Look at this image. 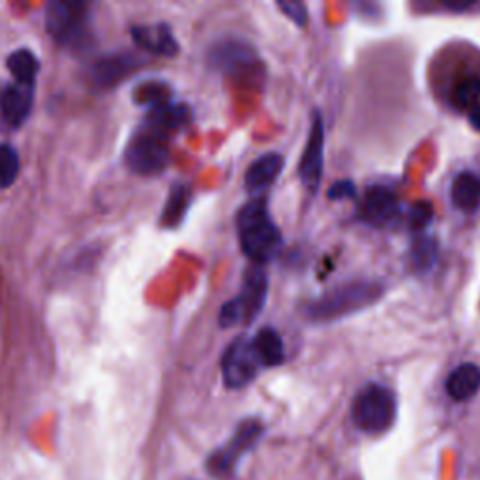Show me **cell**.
<instances>
[{"instance_id": "1", "label": "cell", "mask_w": 480, "mask_h": 480, "mask_svg": "<svg viewBox=\"0 0 480 480\" xmlns=\"http://www.w3.org/2000/svg\"><path fill=\"white\" fill-rule=\"evenodd\" d=\"M237 231L242 252L254 265L268 263L282 248V233L270 218L266 199L256 197L242 206L237 216Z\"/></svg>"}, {"instance_id": "6", "label": "cell", "mask_w": 480, "mask_h": 480, "mask_svg": "<svg viewBox=\"0 0 480 480\" xmlns=\"http://www.w3.org/2000/svg\"><path fill=\"white\" fill-rule=\"evenodd\" d=\"M261 362L254 351L252 340L237 338L227 347L222 359V375L227 388H242L256 380Z\"/></svg>"}, {"instance_id": "9", "label": "cell", "mask_w": 480, "mask_h": 480, "mask_svg": "<svg viewBox=\"0 0 480 480\" xmlns=\"http://www.w3.org/2000/svg\"><path fill=\"white\" fill-rule=\"evenodd\" d=\"M400 214L398 197L387 186H371L364 192L361 203V218L375 227L396 222Z\"/></svg>"}, {"instance_id": "17", "label": "cell", "mask_w": 480, "mask_h": 480, "mask_svg": "<svg viewBox=\"0 0 480 480\" xmlns=\"http://www.w3.org/2000/svg\"><path fill=\"white\" fill-rule=\"evenodd\" d=\"M190 122V109L184 103H171L163 101L160 106H154L147 115V124L156 132H175Z\"/></svg>"}, {"instance_id": "28", "label": "cell", "mask_w": 480, "mask_h": 480, "mask_svg": "<svg viewBox=\"0 0 480 480\" xmlns=\"http://www.w3.org/2000/svg\"><path fill=\"white\" fill-rule=\"evenodd\" d=\"M357 194V188L351 180H338L330 186L328 190V199L330 201H342V199H351Z\"/></svg>"}, {"instance_id": "24", "label": "cell", "mask_w": 480, "mask_h": 480, "mask_svg": "<svg viewBox=\"0 0 480 480\" xmlns=\"http://www.w3.org/2000/svg\"><path fill=\"white\" fill-rule=\"evenodd\" d=\"M19 173V154L12 144H0V186L8 188L13 184Z\"/></svg>"}, {"instance_id": "5", "label": "cell", "mask_w": 480, "mask_h": 480, "mask_svg": "<svg viewBox=\"0 0 480 480\" xmlns=\"http://www.w3.org/2000/svg\"><path fill=\"white\" fill-rule=\"evenodd\" d=\"M89 6L74 0H57L46 12V27L62 46L81 44L87 34Z\"/></svg>"}, {"instance_id": "23", "label": "cell", "mask_w": 480, "mask_h": 480, "mask_svg": "<svg viewBox=\"0 0 480 480\" xmlns=\"http://www.w3.org/2000/svg\"><path fill=\"white\" fill-rule=\"evenodd\" d=\"M188 203H190V192H188V188L182 184L175 186L161 214V223L167 227H177L186 214Z\"/></svg>"}, {"instance_id": "12", "label": "cell", "mask_w": 480, "mask_h": 480, "mask_svg": "<svg viewBox=\"0 0 480 480\" xmlns=\"http://www.w3.org/2000/svg\"><path fill=\"white\" fill-rule=\"evenodd\" d=\"M139 58L132 53H117L98 58L91 68V79L98 89H109L139 66Z\"/></svg>"}, {"instance_id": "11", "label": "cell", "mask_w": 480, "mask_h": 480, "mask_svg": "<svg viewBox=\"0 0 480 480\" xmlns=\"http://www.w3.org/2000/svg\"><path fill=\"white\" fill-rule=\"evenodd\" d=\"M257 55L256 51L249 48L248 44L237 39L223 41L218 44L213 53H211V62L213 65L231 75H240V74H252L254 68L257 66Z\"/></svg>"}, {"instance_id": "19", "label": "cell", "mask_w": 480, "mask_h": 480, "mask_svg": "<svg viewBox=\"0 0 480 480\" xmlns=\"http://www.w3.org/2000/svg\"><path fill=\"white\" fill-rule=\"evenodd\" d=\"M254 351L263 368H275L285 361V347L275 328H263L252 338Z\"/></svg>"}, {"instance_id": "16", "label": "cell", "mask_w": 480, "mask_h": 480, "mask_svg": "<svg viewBox=\"0 0 480 480\" xmlns=\"http://www.w3.org/2000/svg\"><path fill=\"white\" fill-rule=\"evenodd\" d=\"M445 388L454 402H467L475 398L480 390V368L473 362L454 368L447 378Z\"/></svg>"}, {"instance_id": "7", "label": "cell", "mask_w": 480, "mask_h": 480, "mask_svg": "<svg viewBox=\"0 0 480 480\" xmlns=\"http://www.w3.org/2000/svg\"><path fill=\"white\" fill-rule=\"evenodd\" d=\"M323 163H325V124L321 113L314 111L306 149L299 163V177L310 194H316L319 190L323 177Z\"/></svg>"}, {"instance_id": "14", "label": "cell", "mask_w": 480, "mask_h": 480, "mask_svg": "<svg viewBox=\"0 0 480 480\" xmlns=\"http://www.w3.org/2000/svg\"><path fill=\"white\" fill-rule=\"evenodd\" d=\"M132 38L139 48L158 57H175L179 53V41L165 23L135 25L132 27Z\"/></svg>"}, {"instance_id": "25", "label": "cell", "mask_w": 480, "mask_h": 480, "mask_svg": "<svg viewBox=\"0 0 480 480\" xmlns=\"http://www.w3.org/2000/svg\"><path fill=\"white\" fill-rule=\"evenodd\" d=\"M432 218H433V208H432V205L428 201L415 203V205H411L409 216H407L409 229L415 233H419L432 222Z\"/></svg>"}, {"instance_id": "29", "label": "cell", "mask_w": 480, "mask_h": 480, "mask_svg": "<svg viewBox=\"0 0 480 480\" xmlns=\"http://www.w3.org/2000/svg\"><path fill=\"white\" fill-rule=\"evenodd\" d=\"M467 118H469V124L473 127V130L480 132V103L467 113Z\"/></svg>"}, {"instance_id": "8", "label": "cell", "mask_w": 480, "mask_h": 480, "mask_svg": "<svg viewBox=\"0 0 480 480\" xmlns=\"http://www.w3.org/2000/svg\"><path fill=\"white\" fill-rule=\"evenodd\" d=\"M127 161L135 175L151 177L165 170L170 163V151L158 135H139L130 143Z\"/></svg>"}, {"instance_id": "21", "label": "cell", "mask_w": 480, "mask_h": 480, "mask_svg": "<svg viewBox=\"0 0 480 480\" xmlns=\"http://www.w3.org/2000/svg\"><path fill=\"white\" fill-rule=\"evenodd\" d=\"M6 66L13 74V77L17 79L19 85H25V87H32L34 89L39 62H38V58L34 57L32 51H29V49L13 51L6 60Z\"/></svg>"}, {"instance_id": "20", "label": "cell", "mask_w": 480, "mask_h": 480, "mask_svg": "<svg viewBox=\"0 0 480 480\" xmlns=\"http://www.w3.org/2000/svg\"><path fill=\"white\" fill-rule=\"evenodd\" d=\"M450 103L458 111H471L480 103V75H464L454 83L450 91Z\"/></svg>"}, {"instance_id": "13", "label": "cell", "mask_w": 480, "mask_h": 480, "mask_svg": "<svg viewBox=\"0 0 480 480\" xmlns=\"http://www.w3.org/2000/svg\"><path fill=\"white\" fill-rule=\"evenodd\" d=\"M284 170V156L278 153H268L259 156L252 165L248 167L244 175L246 192L256 197H261L270 186L275 184L278 175Z\"/></svg>"}, {"instance_id": "3", "label": "cell", "mask_w": 480, "mask_h": 480, "mask_svg": "<svg viewBox=\"0 0 480 480\" xmlns=\"http://www.w3.org/2000/svg\"><path fill=\"white\" fill-rule=\"evenodd\" d=\"M396 413H398V404H396L394 392L385 385L368 383L354 396L351 419L361 432L378 435L394 424Z\"/></svg>"}, {"instance_id": "10", "label": "cell", "mask_w": 480, "mask_h": 480, "mask_svg": "<svg viewBox=\"0 0 480 480\" xmlns=\"http://www.w3.org/2000/svg\"><path fill=\"white\" fill-rule=\"evenodd\" d=\"M266 293H268V278L265 268L261 265L248 266L244 273L240 293L239 297H235V302L242 311L244 325L252 323L259 316V311L265 308Z\"/></svg>"}, {"instance_id": "18", "label": "cell", "mask_w": 480, "mask_h": 480, "mask_svg": "<svg viewBox=\"0 0 480 480\" xmlns=\"http://www.w3.org/2000/svg\"><path fill=\"white\" fill-rule=\"evenodd\" d=\"M450 201L460 213L473 214L480 208V177L473 171L458 175L450 186Z\"/></svg>"}, {"instance_id": "15", "label": "cell", "mask_w": 480, "mask_h": 480, "mask_svg": "<svg viewBox=\"0 0 480 480\" xmlns=\"http://www.w3.org/2000/svg\"><path fill=\"white\" fill-rule=\"evenodd\" d=\"M34 89L25 85H10L3 92H0V115L3 120L12 128H19L23 124L32 109L34 100Z\"/></svg>"}, {"instance_id": "26", "label": "cell", "mask_w": 480, "mask_h": 480, "mask_svg": "<svg viewBox=\"0 0 480 480\" xmlns=\"http://www.w3.org/2000/svg\"><path fill=\"white\" fill-rule=\"evenodd\" d=\"M137 101L151 103V106H160V103L167 101V91L161 83H153V85H143L135 92Z\"/></svg>"}, {"instance_id": "27", "label": "cell", "mask_w": 480, "mask_h": 480, "mask_svg": "<svg viewBox=\"0 0 480 480\" xmlns=\"http://www.w3.org/2000/svg\"><path fill=\"white\" fill-rule=\"evenodd\" d=\"M278 8L291 21H293L295 25L304 27L308 23V8L302 3H299V0H287V3H284V0H282V3H278Z\"/></svg>"}, {"instance_id": "22", "label": "cell", "mask_w": 480, "mask_h": 480, "mask_svg": "<svg viewBox=\"0 0 480 480\" xmlns=\"http://www.w3.org/2000/svg\"><path fill=\"white\" fill-rule=\"evenodd\" d=\"M409 263L416 273H428L437 263V240L432 237L415 239L409 249Z\"/></svg>"}, {"instance_id": "4", "label": "cell", "mask_w": 480, "mask_h": 480, "mask_svg": "<svg viewBox=\"0 0 480 480\" xmlns=\"http://www.w3.org/2000/svg\"><path fill=\"white\" fill-rule=\"evenodd\" d=\"M263 435V424L256 419H248L239 424L233 437L222 449L208 458L206 467L213 476L227 480L235 475L240 458L252 449Z\"/></svg>"}, {"instance_id": "2", "label": "cell", "mask_w": 480, "mask_h": 480, "mask_svg": "<svg viewBox=\"0 0 480 480\" xmlns=\"http://www.w3.org/2000/svg\"><path fill=\"white\" fill-rule=\"evenodd\" d=\"M383 293L385 289L378 282H347L327 291L323 297L311 302L306 308V318L316 323L336 321L366 310L378 302Z\"/></svg>"}]
</instances>
